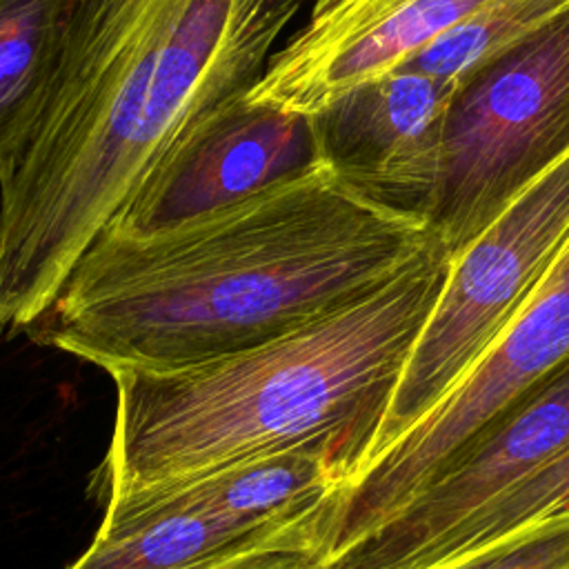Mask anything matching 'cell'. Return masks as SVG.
Wrapping results in <instances>:
<instances>
[{"label": "cell", "mask_w": 569, "mask_h": 569, "mask_svg": "<svg viewBox=\"0 0 569 569\" xmlns=\"http://www.w3.org/2000/svg\"><path fill=\"white\" fill-rule=\"evenodd\" d=\"M569 447V365L489 425L398 511L322 560L325 569H418L462 520Z\"/></svg>", "instance_id": "cell-9"}, {"label": "cell", "mask_w": 569, "mask_h": 569, "mask_svg": "<svg viewBox=\"0 0 569 569\" xmlns=\"http://www.w3.org/2000/svg\"><path fill=\"white\" fill-rule=\"evenodd\" d=\"M429 240L322 167L153 236L102 229L27 331L109 373L207 365L347 307Z\"/></svg>", "instance_id": "cell-1"}, {"label": "cell", "mask_w": 569, "mask_h": 569, "mask_svg": "<svg viewBox=\"0 0 569 569\" xmlns=\"http://www.w3.org/2000/svg\"><path fill=\"white\" fill-rule=\"evenodd\" d=\"M427 569H569V511L527 522Z\"/></svg>", "instance_id": "cell-15"}, {"label": "cell", "mask_w": 569, "mask_h": 569, "mask_svg": "<svg viewBox=\"0 0 569 569\" xmlns=\"http://www.w3.org/2000/svg\"><path fill=\"white\" fill-rule=\"evenodd\" d=\"M71 7L73 0H0V180L40 118Z\"/></svg>", "instance_id": "cell-12"}, {"label": "cell", "mask_w": 569, "mask_h": 569, "mask_svg": "<svg viewBox=\"0 0 569 569\" xmlns=\"http://www.w3.org/2000/svg\"><path fill=\"white\" fill-rule=\"evenodd\" d=\"M244 93L182 127L104 229L153 236L325 167L311 113L251 102Z\"/></svg>", "instance_id": "cell-8"}, {"label": "cell", "mask_w": 569, "mask_h": 569, "mask_svg": "<svg viewBox=\"0 0 569 569\" xmlns=\"http://www.w3.org/2000/svg\"><path fill=\"white\" fill-rule=\"evenodd\" d=\"M213 569H325L313 549V520L276 545L253 549Z\"/></svg>", "instance_id": "cell-16"}, {"label": "cell", "mask_w": 569, "mask_h": 569, "mask_svg": "<svg viewBox=\"0 0 569 569\" xmlns=\"http://www.w3.org/2000/svg\"><path fill=\"white\" fill-rule=\"evenodd\" d=\"M567 156L569 2L453 84L425 231L456 258Z\"/></svg>", "instance_id": "cell-4"}, {"label": "cell", "mask_w": 569, "mask_h": 569, "mask_svg": "<svg viewBox=\"0 0 569 569\" xmlns=\"http://www.w3.org/2000/svg\"><path fill=\"white\" fill-rule=\"evenodd\" d=\"M449 264L431 238L380 287L278 340L176 371L109 373L107 500L284 451L320 456L347 485L373 456Z\"/></svg>", "instance_id": "cell-3"}, {"label": "cell", "mask_w": 569, "mask_h": 569, "mask_svg": "<svg viewBox=\"0 0 569 569\" xmlns=\"http://www.w3.org/2000/svg\"><path fill=\"white\" fill-rule=\"evenodd\" d=\"M569 240V156L456 258L409 353L373 456L436 409L540 287ZM365 469V467H362Z\"/></svg>", "instance_id": "cell-7"}, {"label": "cell", "mask_w": 569, "mask_h": 569, "mask_svg": "<svg viewBox=\"0 0 569 569\" xmlns=\"http://www.w3.org/2000/svg\"><path fill=\"white\" fill-rule=\"evenodd\" d=\"M342 478L311 451H284L107 500L69 569H213L305 529Z\"/></svg>", "instance_id": "cell-5"}, {"label": "cell", "mask_w": 569, "mask_h": 569, "mask_svg": "<svg viewBox=\"0 0 569 569\" xmlns=\"http://www.w3.org/2000/svg\"><path fill=\"white\" fill-rule=\"evenodd\" d=\"M307 0H73L40 118L0 180V327L27 329L198 113L249 91Z\"/></svg>", "instance_id": "cell-2"}, {"label": "cell", "mask_w": 569, "mask_h": 569, "mask_svg": "<svg viewBox=\"0 0 569 569\" xmlns=\"http://www.w3.org/2000/svg\"><path fill=\"white\" fill-rule=\"evenodd\" d=\"M309 2V20L271 53L247 100L316 113L353 84L402 64L485 0Z\"/></svg>", "instance_id": "cell-11"}, {"label": "cell", "mask_w": 569, "mask_h": 569, "mask_svg": "<svg viewBox=\"0 0 569 569\" xmlns=\"http://www.w3.org/2000/svg\"><path fill=\"white\" fill-rule=\"evenodd\" d=\"M569 511V447L540 471L500 493L482 509L453 527L422 560L427 569L449 556L500 538L527 522Z\"/></svg>", "instance_id": "cell-14"}, {"label": "cell", "mask_w": 569, "mask_h": 569, "mask_svg": "<svg viewBox=\"0 0 569 569\" xmlns=\"http://www.w3.org/2000/svg\"><path fill=\"white\" fill-rule=\"evenodd\" d=\"M567 2L485 0L398 67L456 84L465 73L527 36Z\"/></svg>", "instance_id": "cell-13"}, {"label": "cell", "mask_w": 569, "mask_h": 569, "mask_svg": "<svg viewBox=\"0 0 569 569\" xmlns=\"http://www.w3.org/2000/svg\"><path fill=\"white\" fill-rule=\"evenodd\" d=\"M451 91L402 67L353 84L311 113L322 164L367 202L422 227Z\"/></svg>", "instance_id": "cell-10"}, {"label": "cell", "mask_w": 569, "mask_h": 569, "mask_svg": "<svg viewBox=\"0 0 569 569\" xmlns=\"http://www.w3.org/2000/svg\"><path fill=\"white\" fill-rule=\"evenodd\" d=\"M569 365V240L527 305L442 402L371 458L325 505L320 562L429 485L489 425Z\"/></svg>", "instance_id": "cell-6"}]
</instances>
